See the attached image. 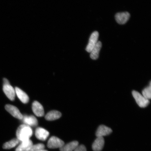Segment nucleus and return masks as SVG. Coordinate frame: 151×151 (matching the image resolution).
Segmentation results:
<instances>
[{"label": "nucleus", "instance_id": "f257e3e1", "mask_svg": "<svg viewBox=\"0 0 151 151\" xmlns=\"http://www.w3.org/2000/svg\"><path fill=\"white\" fill-rule=\"evenodd\" d=\"M33 134V131L31 127L25 124L20 125L16 132L17 139L20 142L28 140Z\"/></svg>", "mask_w": 151, "mask_h": 151}, {"label": "nucleus", "instance_id": "f03ea898", "mask_svg": "<svg viewBox=\"0 0 151 151\" xmlns=\"http://www.w3.org/2000/svg\"><path fill=\"white\" fill-rule=\"evenodd\" d=\"M3 90L7 97L11 101H14L16 96V92L6 78L3 79Z\"/></svg>", "mask_w": 151, "mask_h": 151}, {"label": "nucleus", "instance_id": "7ed1b4c3", "mask_svg": "<svg viewBox=\"0 0 151 151\" xmlns=\"http://www.w3.org/2000/svg\"><path fill=\"white\" fill-rule=\"evenodd\" d=\"M132 93L138 105L141 108H145L150 104V100L146 99L138 92L134 90Z\"/></svg>", "mask_w": 151, "mask_h": 151}, {"label": "nucleus", "instance_id": "20e7f679", "mask_svg": "<svg viewBox=\"0 0 151 151\" xmlns=\"http://www.w3.org/2000/svg\"><path fill=\"white\" fill-rule=\"evenodd\" d=\"M65 145V142L61 139L55 137H52L49 139L47 147L50 149L60 148Z\"/></svg>", "mask_w": 151, "mask_h": 151}, {"label": "nucleus", "instance_id": "39448f33", "mask_svg": "<svg viewBox=\"0 0 151 151\" xmlns=\"http://www.w3.org/2000/svg\"><path fill=\"white\" fill-rule=\"evenodd\" d=\"M99 36V33L97 31L93 32L90 37L89 42L87 46L86 50L88 52H91L92 49L96 46L98 42Z\"/></svg>", "mask_w": 151, "mask_h": 151}, {"label": "nucleus", "instance_id": "423d86ee", "mask_svg": "<svg viewBox=\"0 0 151 151\" xmlns=\"http://www.w3.org/2000/svg\"><path fill=\"white\" fill-rule=\"evenodd\" d=\"M5 109L7 112L10 113L14 118L22 120L23 118V115L20 113V111L14 105L7 104L6 105Z\"/></svg>", "mask_w": 151, "mask_h": 151}, {"label": "nucleus", "instance_id": "0eeeda50", "mask_svg": "<svg viewBox=\"0 0 151 151\" xmlns=\"http://www.w3.org/2000/svg\"><path fill=\"white\" fill-rule=\"evenodd\" d=\"M22 120L24 124L31 127H36L38 124L37 119L32 115H31V116L24 115L23 116V118H22Z\"/></svg>", "mask_w": 151, "mask_h": 151}, {"label": "nucleus", "instance_id": "6e6552de", "mask_svg": "<svg viewBox=\"0 0 151 151\" xmlns=\"http://www.w3.org/2000/svg\"><path fill=\"white\" fill-rule=\"evenodd\" d=\"M32 109L33 112L36 116L38 117L44 116V109L42 105L39 102L35 101L34 102L32 105Z\"/></svg>", "mask_w": 151, "mask_h": 151}, {"label": "nucleus", "instance_id": "1a4fd4ad", "mask_svg": "<svg viewBox=\"0 0 151 151\" xmlns=\"http://www.w3.org/2000/svg\"><path fill=\"white\" fill-rule=\"evenodd\" d=\"M130 17V14L128 12L118 13L115 16V19L119 24H123L127 22Z\"/></svg>", "mask_w": 151, "mask_h": 151}, {"label": "nucleus", "instance_id": "9d476101", "mask_svg": "<svg viewBox=\"0 0 151 151\" xmlns=\"http://www.w3.org/2000/svg\"><path fill=\"white\" fill-rule=\"evenodd\" d=\"M50 135L47 130L41 127H38L35 130V135L38 139L41 141L46 140Z\"/></svg>", "mask_w": 151, "mask_h": 151}, {"label": "nucleus", "instance_id": "9b49d317", "mask_svg": "<svg viewBox=\"0 0 151 151\" xmlns=\"http://www.w3.org/2000/svg\"><path fill=\"white\" fill-rule=\"evenodd\" d=\"M112 132L111 128L104 125H100L98 128L96 135L97 137H103L108 135Z\"/></svg>", "mask_w": 151, "mask_h": 151}, {"label": "nucleus", "instance_id": "f8f14e48", "mask_svg": "<svg viewBox=\"0 0 151 151\" xmlns=\"http://www.w3.org/2000/svg\"><path fill=\"white\" fill-rule=\"evenodd\" d=\"M104 143L103 137H97L92 144V150L94 151H101L103 150Z\"/></svg>", "mask_w": 151, "mask_h": 151}, {"label": "nucleus", "instance_id": "ddd939ff", "mask_svg": "<svg viewBox=\"0 0 151 151\" xmlns=\"http://www.w3.org/2000/svg\"><path fill=\"white\" fill-rule=\"evenodd\" d=\"M20 142V145L16 149V151H29L33 145L32 142L30 139Z\"/></svg>", "mask_w": 151, "mask_h": 151}, {"label": "nucleus", "instance_id": "4468645a", "mask_svg": "<svg viewBox=\"0 0 151 151\" xmlns=\"http://www.w3.org/2000/svg\"><path fill=\"white\" fill-rule=\"evenodd\" d=\"M15 92L17 96L20 101L24 104H27L29 101V98L27 94L23 91L18 87L15 88Z\"/></svg>", "mask_w": 151, "mask_h": 151}, {"label": "nucleus", "instance_id": "2eb2a0df", "mask_svg": "<svg viewBox=\"0 0 151 151\" xmlns=\"http://www.w3.org/2000/svg\"><path fill=\"white\" fill-rule=\"evenodd\" d=\"M102 47V43L101 41H98L96 46L90 53V58L92 60H96L99 57V53Z\"/></svg>", "mask_w": 151, "mask_h": 151}, {"label": "nucleus", "instance_id": "dca6fc26", "mask_svg": "<svg viewBox=\"0 0 151 151\" xmlns=\"http://www.w3.org/2000/svg\"><path fill=\"white\" fill-rule=\"evenodd\" d=\"M61 116V113L59 111L53 110L47 113L45 118L48 121H53L59 119Z\"/></svg>", "mask_w": 151, "mask_h": 151}, {"label": "nucleus", "instance_id": "f3484780", "mask_svg": "<svg viewBox=\"0 0 151 151\" xmlns=\"http://www.w3.org/2000/svg\"><path fill=\"white\" fill-rule=\"evenodd\" d=\"M79 143L77 141H73L68 144L64 145L60 148L61 151H73L78 146Z\"/></svg>", "mask_w": 151, "mask_h": 151}, {"label": "nucleus", "instance_id": "a211bd4d", "mask_svg": "<svg viewBox=\"0 0 151 151\" xmlns=\"http://www.w3.org/2000/svg\"><path fill=\"white\" fill-rule=\"evenodd\" d=\"M20 142L18 139H14L5 143L3 145V148L6 150L12 148L17 146Z\"/></svg>", "mask_w": 151, "mask_h": 151}, {"label": "nucleus", "instance_id": "6ab92c4d", "mask_svg": "<svg viewBox=\"0 0 151 151\" xmlns=\"http://www.w3.org/2000/svg\"><path fill=\"white\" fill-rule=\"evenodd\" d=\"M151 82H150V86H147L142 91L143 96L147 99H150L151 98Z\"/></svg>", "mask_w": 151, "mask_h": 151}, {"label": "nucleus", "instance_id": "aec40b11", "mask_svg": "<svg viewBox=\"0 0 151 151\" xmlns=\"http://www.w3.org/2000/svg\"><path fill=\"white\" fill-rule=\"evenodd\" d=\"M45 145L42 143L33 145L29 151H37L44 150Z\"/></svg>", "mask_w": 151, "mask_h": 151}, {"label": "nucleus", "instance_id": "412c9836", "mask_svg": "<svg viewBox=\"0 0 151 151\" xmlns=\"http://www.w3.org/2000/svg\"><path fill=\"white\" fill-rule=\"evenodd\" d=\"M74 151H86V149L84 145H78Z\"/></svg>", "mask_w": 151, "mask_h": 151}, {"label": "nucleus", "instance_id": "4be33fe9", "mask_svg": "<svg viewBox=\"0 0 151 151\" xmlns=\"http://www.w3.org/2000/svg\"><path fill=\"white\" fill-rule=\"evenodd\" d=\"M48 151L47 150H39V151Z\"/></svg>", "mask_w": 151, "mask_h": 151}]
</instances>
